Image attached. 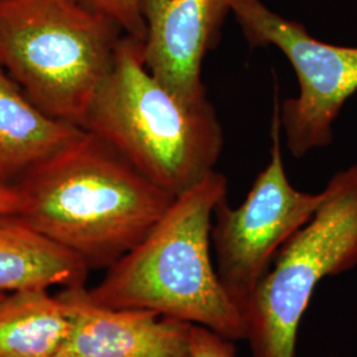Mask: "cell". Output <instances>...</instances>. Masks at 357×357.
Returning <instances> with one entry per match:
<instances>
[{
	"label": "cell",
	"instance_id": "obj_13",
	"mask_svg": "<svg viewBox=\"0 0 357 357\" xmlns=\"http://www.w3.org/2000/svg\"><path fill=\"white\" fill-rule=\"evenodd\" d=\"M91 13L112 20L128 36L143 41L146 24L142 13L143 0H76Z\"/></svg>",
	"mask_w": 357,
	"mask_h": 357
},
{
	"label": "cell",
	"instance_id": "obj_10",
	"mask_svg": "<svg viewBox=\"0 0 357 357\" xmlns=\"http://www.w3.org/2000/svg\"><path fill=\"white\" fill-rule=\"evenodd\" d=\"M84 132L43 112L0 66V178L16 181Z\"/></svg>",
	"mask_w": 357,
	"mask_h": 357
},
{
	"label": "cell",
	"instance_id": "obj_11",
	"mask_svg": "<svg viewBox=\"0 0 357 357\" xmlns=\"http://www.w3.org/2000/svg\"><path fill=\"white\" fill-rule=\"evenodd\" d=\"M89 270L19 215H0V293L85 286Z\"/></svg>",
	"mask_w": 357,
	"mask_h": 357
},
{
	"label": "cell",
	"instance_id": "obj_12",
	"mask_svg": "<svg viewBox=\"0 0 357 357\" xmlns=\"http://www.w3.org/2000/svg\"><path fill=\"white\" fill-rule=\"evenodd\" d=\"M69 331L68 306L50 289L7 293L0 301V357H57Z\"/></svg>",
	"mask_w": 357,
	"mask_h": 357
},
{
	"label": "cell",
	"instance_id": "obj_2",
	"mask_svg": "<svg viewBox=\"0 0 357 357\" xmlns=\"http://www.w3.org/2000/svg\"><path fill=\"white\" fill-rule=\"evenodd\" d=\"M225 196L228 181L217 171L178 196L147 237L107 268L90 298L110 308L153 311L202 326L231 342L246 340L243 311L218 280L212 255L213 212Z\"/></svg>",
	"mask_w": 357,
	"mask_h": 357
},
{
	"label": "cell",
	"instance_id": "obj_8",
	"mask_svg": "<svg viewBox=\"0 0 357 357\" xmlns=\"http://www.w3.org/2000/svg\"><path fill=\"white\" fill-rule=\"evenodd\" d=\"M142 13L147 69L183 102L206 101L203 63L221 38L228 0H143Z\"/></svg>",
	"mask_w": 357,
	"mask_h": 357
},
{
	"label": "cell",
	"instance_id": "obj_14",
	"mask_svg": "<svg viewBox=\"0 0 357 357\" xmlns=\"http://www.w3.org/2000/svg\"><path fill=\"white\" fill-rule=\"evenodd\" d=\"M190 355L191 357H237L231 340L202 326L191 327Z\"/></svg>",
	"mask_w": 357,
	"mask_h": 357
},
{
	"label": "cell",
	"instance_id": "obj_4",
	"mask_svg": "<svg viewBox=\"0 0 357 357\" xmlns=\"http://www.w3.org/2000/svg\"><path fill=\"white\" fill-rule=\"evenodd\" d=\"M123 35L76 0H0V66L43 112L79 128Z\"/></svg>",
	"mask_w": 357,
	"mask_h": 357
},
{
	"label": "cell",
	"instance_id": "obj_16",
	"mask_svg": "<svg viewBox=\"0 0 357 357\" xmlns=\"http://www.w3.org/2000/svg\"><path fill=\"white\" fill-rule=\"evenodd\" d=\"M7 293H0V301L4 298V295H6Z\"/></svg>",
	"mask_w": 357,
	"mask_h": 357
},
{
	"label": "cell",
	"instance_id": "obj_6",
	"mask_svg": "<svg viewBox=\"0 0 357 357\" xmlns=\"http://www.w3.org/2000/svg\"><path fill=\"white\" fill-rule=\"evenodd\" d=\"M270 139L268 165L257 175L243 204L233 208L225 196L217 203L212 218L211 245L217 275L241 310L284 243L312 218L323 199L321 192L296 190L287 176L277 88Z\"/></svg>",
	"mask_w": 357,
	"mask_h": 357
},
{
	"label": "cell",
	"instance_id": "obj_9",
	"mask_svg": "<svg viewBox=\"0 0 357 357\" xmlns=\"http://www.w3.org/2000/svg\"><path fill=\"white\" fill-rule=\"evenodd\" d=\"M59 296L70 314V331L57 357H191L193 324L144 310L98 305L86 286Z\"/></svg>",
	"mask_w": 357,
	"mask_h": 357
},
{
	"label": "cell",
	"instance_id": "obj_7",
	"mask_svg": "<svg viewBox=\"0 0 357 357\" xmlns=\"http://www.w3.org/2000/svg\"><path fill=\"white\" fill-rule=\"evenodd\" d=\"M243 36L253 48L275 47L296 75L299 93L280 102L286 147L303 158L333 141V125L357 91V47L328 44L306 26L274 13L262 0H228Z\"/></svg>",
	"mask_w": 357,
	"mask_h": 357
},
{
	"label": "cell",
	"instance_id": "obj_15",
	"mask_svg": "<svg viewBox=\"0 0 357 357\" xmlns=\"http://www.w3.org/2000/svg\"><path fill=\"white\" fill-rule=\"evenodd\" d=\"M20 196L15 184L0 178V215H17Z\"/></svg>",
	"mask_w": 357,
	"mask_h": 357
},
{
	"label": "cell",
	"instance_id": "obj_1",
	"mask_svg": "<svg viewBox=\"0 0 357 357\" xmlns=\"http://www.w3.org/2000/svg\"><path fill=\"white\" fill-rule=\"evenodd\" d=\"M13 184L20 196L17 215L89 268L113 266L176 199L86 130Z\"/></svg>",
	"mask_w": 357,
	"mask_h": 357
},
{
	"label": "cell",
	"instance_id": "obj_5",
	"mask_svg": "<svg viewBox=\"0 0 357 357\" xmlns=\"http://www.w3.org/2000/svg\"><path fill=\"white\" fill-rule=\"evenodd\" d=\"M315 215L284 243L243 307L253 357H295L320 281L357 265V163L336 172Z\"/></svg>",
	"mask_w": 357,
	"mask_h": 357
},
{
	"label": "cell",
	"instance_id": "obj_3",
	"mask_svg": "<svg viewBox=\"0 0 357 357\" xmlns=\"http://www.w3.org/2000/svg\"><path fill=\"white\" fill-rule=\"evenodd\" d=\"M84 128L174 197L216 171L224 149L215 106L209 100L183 102L147 69L142 40L128 35L118 43Z\"/></svg>",
	"mask_w": 357,
	"mask_h": 357
}]
</instances>
